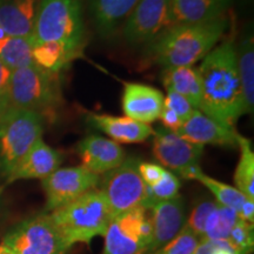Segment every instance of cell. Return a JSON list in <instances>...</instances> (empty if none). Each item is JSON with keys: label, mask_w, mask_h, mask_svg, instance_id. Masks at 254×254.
I'll return each mask as SVG.
<instances>
[{"label": "cell", "mask_w": 254, "mask_h": 254, "mask_svg": "<svg viewBox=\"0 0 254 254\" xmlns=\"http://www.w3.org/2000/svg\"><path fill=\"white\" fill-rule=\"evenodd\" d=\"M11 71L0 63V117L8 109V86Z\"/></svg>", "instance_id": "cell-36"}, {"label": "cell", "mask_w": 254, "mask_h": 254, "mask_svg": "<svg viewBox=\"0 0 254 254\" xmlns=\"http://www.w3.org/2000/svg\"><path fill=\"white\" fill-rule=\"evenodd\" d=\"M159 119H160V122L163 124L165 128L170 129V131H173V132H177L184 124L183 120L180 119L179 117L173 112V111L165 109V107H163V110H161Z\"/></svg>", "instance_id": "cell-37"}, {"label": "cell", "mask_w": 254, "mask_h": 254, "mask_svg": "<svg viewBox=\"0 0 254 254\" xmlns=\"http://www.w3.org/2000/svg\"><path fill=\"white\" fill-rule=\"evenodd\" d=\"M171 0H139L123 27V36L131 44L153 41L168 26Z\"/></svg>", "instance_id": "cell-11"}, {"label": "cell", "mask_w": 254, "mask_h": 254, "mask_svg": "<svg viewBox=\"0 0 254 254\" xmlns=\"http://www.w3.org/2000/svg\"><path fill=\"white\" fill-rule=\"evenodd\" d=\"M90 122L118 144H138L147 140L153 134L148 124L135 122L128 117H116L110 114H90Z\"/></svg>", "instance_id": "cell-19"}, {"label": "cell", "mask_w": 254, "mask_h": 254, "mask_svg": "<svg viewBox=\"0 0 254 254\" xmlns=\"http://www.w3.org/2000/svg\"><path fill=\"white\" fill-rule=\"evenodd\" d=\"M0 254H14V253L9 249H7L5 245H0Z\"/></svg>", "instance_id": "cell-38"}, {"label": "cell", "mask_w": 254, "mask_h": 254, "mask_svg": "<svg viewBox=\"0 0 254 254\" xmlns=\"http://www.w3.org/2000/svg\"><path fill=\"white\" fill-rule=\"evenodd\" d=\"M81 50L75 49L62 41H49L34 45L32 50L33 63L45 71L58 73L80 55Z\"/></svg>", "instance_id": "cell-24"}, {"label": "cell", "mask_w": 254, "mask_h": 254, "mask_svg": "<svg viewBox=\"0 0 254 254\" xmlns=\"http://www.w3.org/2000/svg\"><path fill=\"white\" fill-rule=\"evenodd\" d=\"M33 41L31 37H9L0 39V63L9 71L26 67L32 65V50Z\"/></svg>", "instance_id": "cell-26"}, {"label": "cell", "mask_w": 254, "mask_h": 254, "mask_svg": "<svg viewBox=\"0 0 254 254\" xmlns=\"http://www.w3.org/2000/svg\"><path fill=\"white\" fill-rule=\"evenodd\" d=\"M180 187H182V184H180L179 178L166 170L163 178L154 186L148 187L151 195V206L154 202L176 198V196L179 195Z\"/></svg>", "instance_id": "cell-30"}, {"label": "cell", "mask_w": 254, "mask_h": 254, "mask_svg": "<svg viewBox=\"0 0 254 254\" xmlns=\"http://www.w3.org/2000/svg\"><path fill=\"white\" fill-rule=\"evenodd\" d=\"M227 26L224 17L208 23L170 26L153 40L151 53L164 68L193 66L217 46Z\"/></svg>", "instance_id": "cell-2"}, {"label": "cell", "mask_w": 254, "mask_h": 254, "mask_svg": "<svg viewBox=\"0 0 254 254\" xmlns=\"http://www.w3.org/2000/svg\"><path fill=\"white\" fill-rule=\"evenodd\" d=\"M185 140L198 145H218V146H237L236 129L228 128L221 124L205 116L195 110L190 117L183 124L176 132Z\"/></svg>", "instance_id": "cell-16"}, {"label": "cell", "mask_w": 254, "mask_h": 254, "mask_svg": "<svg viewBox=\"0 0 254 254\" xmlns=\"http://www.w3.org/2000/svg\"><path fill=\"white\" fill-rule=\"evenodd\" d=\"M164 95L148 85L126 82L123 92V112L135 122L148 124L159 119L164 107Z\"/></svg>", "instance_id": "cell-15"}, {"label": "cell", "mask_w": 254, "mask_h": 254, "mask_svg": "<svg viewBox=\"0 0 254 254\" xmlns=\"http://www.w3.org/2000/svg\"><path fill=\"white\" fill-rule=\"evenodd\" d=\"M43 135V116L8 107L0 117V170L7 178Z\"/></svg>", "instance_id": "cell-6"}, {"label": "cell", "mask_w": 254, "mask_h": 254, "mask_svg": "<svg viewBox=\"0 0 254 254\" xmlns=\"http://www.w3.org/2000/svg\"><path fill=\"white\" fill-rule=\"evenodd\" d=\"M237 145L240 147V159L234 173L236 189L254 200V152L251 141L239 133L237 134Z\"/></svg>", "instance_id": "cell-27"}, {"label": "cell", "mask_w": 254, "mask_h": 254, "mask_svg": "<svg viewBox=\"0 0 254 254\" xmlns=\"http://www.w3.org/2000/svg\"><path fill=\"white\" fill-rule=\"evenodd\" d=\"M62 100L57 73L40 68L36 64L11 72L8 107L43 113L51 112Z\"/></svg>", "instance_id": "cell-5"}, {"label": "cell", "mask_w": 254, "mask_h": 254, "mask_svg": "<svg viewBox=\"0 0 254 254\" xmlns=\"http://www.w3.org/2000/svg\"><path fill=\"white\" fill-rule=\"evenodd\" d=\"M0 192H1V190H0Z\"/></svg>", "instance_id": "cell-41"}, {"label": "cell", "mask_w": 254, "mask_h": 254, "mask_svg": "<svg viewBox=\"0 0 254 254\" xmlns=\"http://www.w3.org/2000/svg\"><path fill=\"white\" fill-rule=\"evenodd\" d=\"M50 214L69 247L77 243L90 244L94 237L104 236L112 220L106 196L98 189L88 190Z\"/></svg>", "instance_id": "cell-3"}, {"label": "cell", "mask_w": 254, "mask_h": 254, "mask_svg": "<svg viewBox=\"0 0 254 254\" xmlns=\"http://www.w3.org/2000/svg\"><path fill=\"white\" fill-rule=\"evenodd\" d=\"M183 178L201 183L215 196V201L218 204L233 209L243 220L250 224L254 222V200L247 198L236 187L208 177L200 170V167L192 168Z\"/></svg>", "instance_id": "cell-18"}, {"label": "cell", "mask_w": 254, "mask_h": 254, "mask_svg": "<svg viewBox=\"0 0 254 254\" xmlns=\"http://www.w3.org/2000/svg\"><path fill=\"white\" fill-rule=\"evenodd\" d=\"M164 107L173 111L183 120V123H185L190 114L195 111L194 107L189 103V100L174 92H167L166 98H164Z\"/></svg>", "instance_id": "cell-34"}, {"label": "cell", "mask_w": 254, "mask_h": 254, "mask_svg": "<svg viewBox=\"0 0 254 254\" xmlns=\"http://www.w3.org/2000/svg\"><path fill=\"white\" fill-rule=\"evenodd\" d=\"M139 161L125 159L119 167L106 173L103 189L112 219L136 207L150 208V189L139 173Z\"/></svg>", "instance_id": "cell-7"}, {"label": "cell", "mask_w": 254, "mask_h": 254, "mask_svg": "<svg viewBox=\"0 0 254 254\" xmlns=\"http://www.w3.org/2000/svg\"><path fill=\"white\" fill-rule=\"evenodd\" d=\"M237 68L243 90L245 114L253 113L254 107V41L247 36L236 49Z\"/></svg>", "instance_id": "cell-25"}, {"label": "cell", "mask_w": 254, "mask_h": 254, "mask_svg": "<svg viewBox=\"0 0 254 254\" xmlns=\"http://www.w3.org/2000/svg\"><path fill=\"white\" fill-rule=\"evenodd\" d=\"M228 241H231L243 254H249L253 250V224H250L243 219L237 221L232 230Z\"/></svg>", "instance_id": "cell-32"}, {"label": "cell", "mask_w": 254, "mask_h": 254, "mask_svg": "<svg viewBox=\"0 0 254 254\" xmlns=\"http://www.w3.org/2000/svg\"><path fill=\"white\" fill-rule=\"evenodd\" d=\"M193 254H243L231 241L200 239Z\"/></svg>", "instance_id": "cell-33"}, {"label": "cell", "mask_w": 254, "mask_h": 254, "mask_svg": "<svg viewBox=\"0 0 254 254\" xmlns=\"http://www.w3.org/2000/svg\"><path fill=\"white\" fill-rule=\"evenodd\" d=\"M99 176L82 166L58 168L43 179L46 194V211H55L68 204L88 190L97 189Z\"/></svg>", "instance_id": "cell-10"}, {"label": "cell", "mask_w": 254, "mask_h": 254, "mask_svg": "<svg viewBox=\"0 0 254 254\" xmlns=\"http://www.w3.org/2000/svg\"><path fill=\"white\" fill-rule=\"evenodd\" d=\"M217 1H219L220 2L221 5H224L225 7H227L228 5H230V2H231V0H217Z\"/></svg>", "instance_id": "cell-39"}, {"label": "cell", "mask_w": 254, "mask_h": 254, "mask_svg": "<svg viewBox=\"0 0 254 254\" xmlns=\"http://www.w3.org/2000/svg\"><path fill=\"white\" fill-rule=\"evenodd\" d=\"M215 205H217V201H213V200H202L195 206L186 222L189 230L193 232L199 239H202L204 237L206 222H207L209 214L212 213Z\"/></svg>", "instance_id": "cell-31"}, {"label": "cell", "mask_w": 254, "mask_h": 254, "mask_svg": "<svg viewBox=\"0 0 254 254\" xmlns=\"http://www.w3.org/2000/svg\"><path fill=\"white\" fill-rule=\"evenodd\" d=\"M138 168L141 179L144 180V183L148 187L154 186L163 178L164 173L166 172V170L161 167L160 165L152 163H139Z\"/></svg>", "instance_id": "cell-35"}, {"label": "cell", "mask_w": 254, "mask_h": 254, "mask_svg": "<svg viewBox=\"0 0 254 254\" xmlns=\"http://www.w3.org/2000/svg\"><path fill=\"white\" fill-rule=\"evenodd\" d=\"M81 166L91 173L106 174L119 167L126 155L118 142L99 135H88L78 145Z\"/></svg>", "instance_id": "cell-14"}, {"label": "cell", "mask_w": 254, "mask_h": 254, "mask_svg": "<svg viewBox=\"0 0 254 254\" xmlns=\"http://www.w3.org/2000/svg\"><path fill=\"white\" fill-rule=\"evenodd\" d=\"M163 82L167 92H174L182 95L199 111L201 101V82L198 68L194 66L164 68Z\"/></svg>", "instance_id": "cell-23"}, {"label": "cell", "mask_w": 254, "mask_h": 254, "mask_svg": "<svg viewBox=\"0 0 254 254\" xmlns=\"http://www.w3.org/2000/svg\"><path fill=\"white\" fill-rule=\"evenodd\" d=\"M152 241L146 254H151L170 243L185 226V206L180 195L154 202L150 208Z\"/></svg>", "instance_id": "cell-13"}, {"label": "cell", "mask_w": 254, "mask_h": 254, "mask_svg": "<svg viewBox=\"0 0 254 254\" xmlns=\"http://www.w3.org/2000/svg\"><path fill=\"white\" fill-rule=\"evenodd\" d=\"M198 73L201 82L199 111L222 126L234 129L238 119L245 114V106L233 38L215 46L202 59Z\"/></svg>", "instance_id": "cell-1"}, {"label": "cell", "mask_w": 254, "mask_h": 254, "mask_svg": "<svg viewBox=\"0 0 254 254\" xmlns=\"http://www.w3.org/2000/svg\"><path fill=\"white\" fill-rule=\"evenodd\" d=\"M103 254H146L152 241L150 209L136 207L111 220Z\"/></svg>", "instance_id": "cell-9"}, {"label": "cell", "mask_w": 254, "mask_h": 254, "mask_svg": "<svg viewBox=\"0 0 254 254\" xmlns=\"http://www.w3.org/2000/svg\"><path fill=\"white\" fill-rule=\"evenodd\" d=\"M225 9L217 0H171L168 27L217 20L224 17Z\"/></svg>", "instance_id": "cell-20"}, {"label": "cell", "mask_w": 254, "mask_h": 254, "mask_svg": "<svg viewBox=\"0 0 254 254\" xmlns=\"http://www.w3.org/2000/svg\"><path fill=\"white\" fill-rule=\"evenodd\" d=\"M139 0H88L95 27L100 36L110 37L128 18Z\"/></svg>", "instance_id": "cell-22"}, {"label": "cell", "mask_w": 254, "mask_h": 254, "mask_svg": "<svg viewBox=\"0 0 254 254\" xmlns=\"http://www.w3.org/2000/svg\"><path fill=\"white\" fill-rule=\"evenodd\" d=\"M62 161V154L40 138L8 174L7 183L23 179L43 180L58 170Z\"/></svg>", "instance_id": "cell-17"}, {"label": "cell", "mask_w": 254, "mask_h": 254, "mask_svg": "<svg viewBox=\"0 0 254 254\" xmlns=\"http://www.w3.org/2000/svg\"><path fill=\"white\" fill-rule=\"evenodd\" d=\"M199 241V238L185 225L170 243L151 254H193Z\"/></svg>", "instance_id": "cell-29"}, {"label": "cell", "mask_w": 254, "mask_h": 254, "mask_svg": "<svg viewBox=\"0 0 254 254\" xmlns=\"http://www.w3.org/2000/svg\"><path fill=\"white\" fill-rule=\"evenodd\" d=\"M2 245L14 254H66L69 250L51 214L21 221L6 234Z\"/></svg>", "instance_id": "cell-8"}, {"label": "cell", "mask_w": 254, "mask_h": 254, "mask_svg": "<svg viewBox=\"0 0 254 254\" xmlns=\"http://www.w3.org/2000/svg\"><path fill=\"white\" fill-rule=\"evenodd\" d=\"M84 21L79 0H40L31 39L33 45L62 41L75 49L84 45Z\"/></svg>", "instance_id": "cell-4"}, {"label": "cell", "mask_w": 254, "mask_h": 254, "mask_svg": "<svg viewBox=\"0 0 254 254\" xmlns=\"http://www.w3.org/2000/svg\"><path fill=\"white\" fill-rule=\"evenodd\" d=\"M153 135L154 157L164 166L176 171L182 177L192 168L199 167L204 146L187 141L165 127L158 128Z\"/></svg>", "instance_id": "cell-12"}, {"label": "cell", "mask_w": 254, "mask_h": 254, "mask_svg": "<svg viewBox=\"0 0 254 254\" xmlns=\"http://www.w3.org/2000/svg\"><path fill=\"white\" fill-rule=\"evenodd\" d=\"M239 219L240 218L233 209L225 207L217 202L214 209L209 214L207 222H206L202 239L227 240Z\"/></svg>", "instance_id": "cell-28"}, {"label": "cell", "mask_w": 254, "mask_h": 254, "mask_svg": "<svg viewBox=\"0 0 254 254\" xmlns=\"http://www.w3.org/2000/svg\"><path fill=\"white\" fill-rule=\"evenodd\" d=\"M36 13V0H2L0 1V28L9 37H30Z\"/></svg>", "instance_id": "cell-21"}, {"label": "cell", "mask_w": 254, "mask_h": 254, "mask_svg": "<svg viewBox=\"0 0 254 254\" xmlns=\"http://www.w3.org/2000/svg\"><path fill=\"white\" fill-rule=\"evenodd\" d=\"M6 36V34L4 33V31L1 30V28H0V39H2V38H4Z\"/></svg>", "instance_id": "cell-40"}]
</instances>
